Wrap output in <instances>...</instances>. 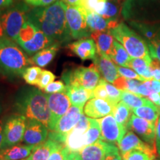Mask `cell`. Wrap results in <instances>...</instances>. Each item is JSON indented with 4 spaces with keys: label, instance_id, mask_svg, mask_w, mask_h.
Wrapping results in <instances>:
<instances>
[{
    "label": "cell",
    "instance_id": "1",
    "mask_svg": "<svg viewBox=\"0 0 160 160\" xmlns=\"http://www.w3.org/2000/svg\"><path fill=\"white\" fill-rule=\"evenodd\" d=\"M66 8L67 5L58 0L47 7L31 9L28 19L54 42L65 44L72 39L66 19Z\"/></svg>",
    "mask_w": 160,
    "mask_h": 160
},
{
    "label": "cell",
    "instance_id": "2",
    "mask_svg": "<svg viewBox=\"0 0 160 160\" xmlns=\"http://www.w3.org/2000/svg\"><path fill=\"white\" fill-rule=\"evenodd\" d=\"M15 108L28 119H36L49 129L51 122L47 96L39 89L25 88L19 92L15 101Z\"/></svg>",
    "mask_w": 160,
    "mask_h": 160
},
{
    "label": "cell",
    "instance_id": "3",
    "mask_svg": "<svg viewBox=\"0 0 160 160\" xmlns=\"http://www.w3.org/2000/svg\"><path fill=\"white\" fill-rule=\"evenodd\" d=\"M31 59L13 40L3 37L0 39V73L8 78L22 76L31 65Z\"/></svg>",
    "mask_w": 160,
    "mask_h": 160
},
{
    "label": "cell",
    "instance_id": "4",
    "mask_svg": "<svg viewBox=\"0 0 160 160\" xmlns=\"http://www.w3.org/2000/svg\"><path fill=\"white\" fill-rule=\"evenodd\" d=\"M110 32L113 38L125 48L131 58H142L151 62L148 46L125 23H119Z\"/></svg>",
    "mask_w": 160,
    "mask_h": 160
},
{
    "label": "cell",
    "instance_id": "5",
    "mask_svg": "<svg viewBox=\"0 0 160 160\" xmlns=\"http://www.w3.org/2000/svg\"><path fill=\"white\" fill-rule=\"evenodd\" d=\"M30 10L29 5L22 2L14 3L4 10L1 21L5 37L16 41L20 31L28 21Z\"/></svg>",
    "mask_w": 160,
    "mask_h": 160
},
{
    "label": "cell",
    "instance_id": "6",
    "mask_svg": "<svg viewBox=\"0 0 160 160\" xmlns=\"http://www.w3.org/2000/svg\"><path fill=\"white\" fill-rule=\"evenodd\" d=\"M65 85H79L93 91L100 81V73L94 65L90 67H79L62 74Z\"/></svg>",
    "mask_w": 160,
    "mask_h": 160
},
{
    "label": "cell",
    "instance_id": "7",
    "mask_svg": "<svg viewBox=\"0 0 160 160\" xmlns=\"http://www.w3.org/2000/svg\"><path fill=\"white\" fill-rule=\"evenodd\" d=\"M28 119L16 113L10 117L4 124V149L19 144L25 134Z\"/></svg>",
    "mask_w": 160,
    "mask_h": 160
},
{
    "label": "cell",
    "instance_id": "8",
    "mask_svg": "<svg viewBox=\"0 0 160 160\" xmlns=\"http://www.w3.org/2000/svg\"><path fill=\"white\" fill-rule=\"evenodd\" d=\"M66 19L72 39H84L91 35L92 31L86 22L85 11L81 8L67 5Z\"/></svg>",
    "mask_w": 160,
    "mask_h": 160
},
{
    "label": "cell",
    "instance_id": "9",
    "mask_svg": "<svg viewBox=\"0 0 160 160\" xmlns=\"http://www.w3.org/2000/svg\"><path fill=\"white\" fill-rule=\"evenodd\" d=\"M82 111L83 108L77 106H71L67 113L59 120L55 128L51 131L52 137L66 145L68 135L79 122L83 113Z\"/></svg>",
    "mask_w": 160,
    "mask_h": 160
},
{
    "label": "cell",
    "instance_id": "10",
    "mask_svg": "<svg viewBox=\"0 0 160 160\" xmlns=\"http://www.w3.org/2000/svg\"><path fill=\"white\" fill-rule=\"evenodd\" d=\"M98 122L101 128V140L107 143L118 145L127 133L128 130L116 121L112 113L98 119Z\"/></svg>",
    "mask_w": 160,
    "mask_h": 160
},
{
    "label": "cell",
    "instance_id": "11",
    "mask_svg": "<svg viewBox=\"0 0 160 160\" xmlns=\"http://www.w3.org/2000/svg\"><path fill=\"white\" fill-rule=\"evenodd\" d=\"M46 96L51 111L49 130L53 131L59 120L67 113V111L71 108V103L65 93H48Z\"/></svg>",
    "mask_w": 160,
    "mask_h": 160
},
{
    "label": "cell",
    "instance_id": "12",
    "mask_svg": "<svg viewBox=\"0 0 160 160\" xmlns=\"http://www.w3.org/2000/svg\"><path fill=\"white\" fill-rule=\"evenodd\" d=\"M89 125V118L83 113L79 122L68 135L66 147L70 151L77 152L86 146L85 133Z\"/></svg>",
    "mask_w": 160,
    "mask_h": 160
},
{
    "label": "cell",
    "instance_id": "13",
    "mask_svg": "<svg viewBox=\"0 0 160 160\" xmlns=\"http://www.w3.org/2000/svg\"><path fill=\"white\" fill-rule=\"evenodd\" d=\"M128 129H131L136 134L139 136L146 143L151 145L154 144L157 124L132 114L128 125Z\"/></svg>",
    "mask_w": 160,
    "mask_h": 160
},
{
    "label": "cell",
    "instance_id": "14",
    "mask_svg": "<svg viewBox=\"0 0 160 160\" xmlns=\"http://www.w3.org/2000/svg\"><path fill=\"white\" fill-rule=\"evenodd\" d=\"M49 129L36 119H28L23 143L28 145H38L48 139Z\"/></svg>",
    "mask_w": 160,
    "mask_h": 160
},
{
    "label": "cell",
    "instance_id": "15",
    "mask_svg": "<svg viewBox=\"0 0 160 160\" xmlns=\"http://www.w3.org/2000/svg\"><path fill=\"white\" fill-rule=\"evenodd\" d=\"M117 145L121 153V156L133 150H139L145 152L153 158L156 157V152L153 145L144 142L133 131H128Z\"/></svg>",
    "mask_w": 160,
    "mask_h": 160
},
{
    "label": "cell",
    "instance_id": "16",
    "mask_svg": "<svg viewBox=\"0 0 160 160\" xmlns=\"http://www.w3.org/2000/svg\"><path fill=\"white\" fill-rule=\"evenodd\" d=\"M114 107L106 100L92 98L85 104L84 113L91 119H101L111 114Z\"/></svg>",
    "mask_w": 160,
    "mask_h": 160
},
{
    "label": "cell",
    "instance_id": "17",
    "mask_svg": "<svg viewBox=\"0 0 160 160\" xmlns=\"http://www.w3.org/2000/svg\"><path fill=\"white\" fill-rule=\"evenodd\" d=\"M55 43L53 40L46 36L42 31L37 28L31 39L18 44L22 49L28 56L33 57L35 53Z\"/></svg>",
    "mask_w": 160,
    "mask_h": 160
},
{
    "label": "cell",
    "instance_id": "18",
    "mask_svg": "<svg viewBox=\"0 0 160 160\" xmlns=\"http://www.w3.org/2000/svg\"><path fill=\"white\" fill-rule=\"evenodd\" d=\"M69 49L83 61L93 60L97 57V49L93 39L84 38L78 39L68 45Z\"/></svg>",
    "mask_w": 160,
    "mask_h": 160
},
{
    "label": "cell",
    "instance_id": "19",
    "mask_svg": "<svg viewBox=\"0 0 160 160\" xmlns=\"http://www.w3.org/2000/svg\"><path fill=\"white\" fill-rule=\"evenodd\" d=\"M109 143L99 139L97 142L86 145L75 152L77 160H103L108 148Z\"/></svg>",
    "mask_w": 160,
    "mask_h": 160
},
{
    "label": "cell",
    "instance_id": "20",
    "mask_svg": "<svg viewBox=\"0 0 160 160\" xmlns=\"http://www.w3.org/2000/svg\"><path fill=\"white\" fill-rule=\"evenodd\" d=\"M93 65L108 82L113 84L120 77L118 73L117 66L108 57H102L98 54L93 59Z\"/></svg>",
    "mask_w": 160,
    "mask_h": 160
},
{
    "label": "cell",
    "instance_id": "21",
    "mask_svg": "<svg viewBox=\"0 0 160 160\" xmlns=\"http://www.w3.org/2000/svg\"><path fill=\"white\" fill-rule=\"evenodd\" d=\"M65 146V144L48 137L45 142L36 146L26 160H48L52 153Z\"/></svg>",
    "mask_w": 160,
    "mask_h": 160
},
{
    "label": "cell",
    "instance_id": "22",
    "mask_svg": "<svg viewBox=\"0 0 160 160\" xmlns=\"http://www.w3.org/2000/svg\"><path fill=\"white\" fill-rule=\"evenodd\" d=\"M65 93L68 97L71 105L83 108L89 99L93 98V91L79 85H66Z\"/></svg>",
    "mask_w": 160,
    "mask_h": 160
},
{
    "label": "cell",
    "instance_id": "23",
    "mask_svg": "<svg viewBox=\"0 0 160 160\" xmlns=\"http://www.w3.org/2000/svg\"><path fill=\"white\" fill-rule=\"evenodd\" d=\"M85 13L86 22L92 32L110 31L119 25L117 20L108 19L94 12H85Z\"/></svg>",
    "mask_w": 160,
    "mask_h": 160
},
{
    "label": "cell",
    "instance_id": "24",
    "mask_svg": "<svg viewBox=\"0 0 160 160\" xmlns=\"http://www.w3.org/2000/svg\"><path fill=\"white\" fill-rule=\"evenodd\" d=\"M91 37L95 42L98 54L110 58L114 38L110 31H93Z\"/></svg>",
    "mask_w": 160,
    "mask_h": 160
},
{
    "label": "cell",
    "instance_id": "25",
    "mask_svg": "<svg viewBox=\"0 0 160 160\" xmlns=\"http://www.w3.org/2000/svg\"><path fill=\"white\" fill-rule=\"evenodd\" d=\"M37 145L17 144L0 152V160H23L28 159Z\"/></svg>",
    "mask_w": 160,
    "mask_h": 160
},
{
    "label": "cell",
    "instance_id": "26",
    "mask_svg": "<svg viewBox=\"0 0 160 160\" xmlns=\"http://www.w3.org/2000/svg\"><path fill=\"white\" fill-rule=\"evenodd\" d=\"M60 45V44L55 42L37 52L31 58L32 62L39 68L48 66L55 58Z\"/></svg>",
    "mask_w": 160,
    "mask_h": 160
},
{
    "label": "cell",
    "instance_id": "27",
    "mask_svg": "<svg viewBox=\"0 0 160 160\" xmlns=\"http://www.w3.org/2000/svg\"><path fill=\"white\" fill-rule=\"evenodd\" d=\"M109 57L115 64L125 68H128V65L132 59L125 48L117 40L113 42V48Z\"/></svg>",
    "mask_w": 160,
    "mask_h": 160
},
{
    "label": "cell",
    "instance_id": "28",
    "mask_svg": "<svg viewBox=\"0 0 160 160\" xmlns=\"http://www.w3.org/2000/svg\"><path fill=\"white\" fill-rule=\"evenodd\" d=\"M132 113L138 117L142 118L152 123L157 124V119L160 115V108L154 103L144 105L142 107L132 109Z\"/></svg>",
    "mask_w": 160,
    "mask_h": 160
},
{
    "label": "cell",
    "instance_id": "29",
    "mask_svg": "<svg viewBox=\"0 0 160 160\" xmlns=\"http://www.w3.org/2000/svg\"><path fill=\"white\" fill-rule=\"evenodd\" d=\"M151 63L142 58H132L128 65V68L133 69L140 77L148 81V80L153 79L150 68Z\"/></svg>",
    "mask_w": 160,
    "mask_h": 160
},
{
    "label": "cell",
    "instance_id": "30",
    "mask_svg": "<svg viewBox=\"0 0 160 160\" xmlns=\"http://www.w3.org/2000/svg\"><path fill=\"white\" fill-rule=\"evenodd\" d=\"M132 110L122 102H119L113 108L112 115L122 127L128 130V125L131 117Z\"/></svg>",
    "mask_w": 160,
    "mask_h": 160
},
{
    "label": "cell",
    "instance_id": "31",
    "mask_svg": "<svg viewBox=\"0 0 160 160\" xmlns=\"http://www.w3.org/2000/svg\"><path fill=\"white\" fill-rule=\"evenodd\" d=\"M121 102H122L126 105L128 106L131 110L142 107V106L144 105H151V104L153 103L148 99H146V98H144L142 96L137 95L136 93H131V92L127 91H122Z\"/></svg>",
    "mask_w": 160,
    "mask_h": 160
},
{
    "label": "cell",
    "instance_id": "32",
    "mask_svg": "<svg viewBox=\"0 0 160 160\" xmlns=\"http://www.w3.org/2000/svg\"><path fill=\"white\" fill-rule=\"evenodd\" d=\"M89 128L85 133L86 145H91L101 139V128L98 119L89 118Z\"/></svg>",
    "mask_w": 160,
    "mask_h": 160
},
{
    "label": "cell",
    "instance_id": "33",
    "mask_svg": "<svg viewBox=\"0 0 160 160\" xmlns=\"http://www.w3.org/2000/svg\"><path fill=\"white\" fill-rule=\"evenodd\" d=\"M42 71V70L38 66H31L25 70L22 77L28 85H37Z\"/></svg>",
    "mask_w": 160,
    "mask_h": 160
},
{
    "label": "cell",
    "instance_id": "34",
    "mask_svg": "<svg viewBox=\"0 0 160 160\" xmlns=\"http://www.w3.org/2000/svg\"><path fill=\"white\" fill-rule=\"evenodd\" d=\"M120 13L119 4L117 0H107L106 1V5L105 11L103 12L102 17L108 19L117 20Z\"/></svg>",
    "mask_w": 160,
    "mask_h": 160
},
{
    "label": "cell",
    "instance_id": "35",
    "mask_svg": "<svg viewBox=\"0 0 160 160\" xmlns=\"http://www.w3.org/2000/svg\"><path fill=\"white\" fill-rule=\"evenodd\" d=\"M103 82L104 85H105L106 91H107L108 95L109 102L111 103L112 105L116 106L120 101H121L122 91L117 88L113 85V84L108 82L105 81L104 79Z\"/></svg>",
    "mask_w": 160,
    "mask_h": 160
},
{
    "label": "cell",
    "instance_id": "36",
    "mask_svg": "<svg viewBox=\"0 0 160 160\" xmlns=\"http://www.w3.org/2000/svg\"><path fill=\"white\" fill-rule=\"evenodd\" d=\"M122 160H154V158L145 152L139 150H133L122 155Z\"/></svg>",
    "mask_w": 160,
    "mask_h": 160
},
{
    "label": "cell",
    "instance_id": "37",
    "mask_svg": "<svg viewBox=\"0 0 160 160\" xmlns=\"http://www.w3.org/2000/svg\"><path fill=\"white\" fill-rule=\"evenodd\" d=\"M55 75L49 71L42 70L40 74L39 81H38L37 86L39 89H45L50 83L53 82L55 79Z\"/></svg>",
    "mask_w": 160,
    "mask_h": 160
},
{
    "label": "cell",
    "instance_id": "38",
    "mask_svg": "<svg viewBox=\"0 0 160 160\" xmlns=\"http://www.w3.org/2000/svg\"><path fill=\"white\" fill-rule=\"evenodd\" d=\"M117 70L119 74L124 78L126 79H137L139 81L145 82L147 81L145 79H143L142 77H141L135 71H133V69L130 68H125V67H122V66H117Z\"/></svg>",
    "mask_w": 160,
    "mask_h": 160
},
{
    "label": "cell",
    "instance_id": "39",
    "mask_svg": "<svg viewBox=\"0 0 160 160\" xmlns=\"http://www.w3.org/2000/svg\"><path fill=\"white\" fill-rule=\"evenodd\" d=\"M66 90V85L62 81H53L50 83L47 87L44 89L46 93H65Z\"/></svg>",
    "mask_w": 160,
    "mask_h": 160
},
{
    "label": "cell",
    "instance_id": "40",
    "mask_svg": "<svg viewBox=\"0 0 160 160\" xmlns=\"http://www.w3.org/2000/svg\"><path fill=\"white\" fill-rule=\"evenodd\" d=\"M93 98H98V99L106 100L109 102L108 95L107 91H106L105 85H104L103 79H100L98 85L93 90Z\"/></svg>",
    "mask_w": 160,
    "mask_h": 160
},
{
    "label": "cell",
    "instance_id": "41",
    "mask_svg": "<svg viewBox=\"0 0 160 160\" xmlns=\"http://www.w3.org/2000/svg\"><path fill=\"white\" fill-rule=\"evenodd\" d=\"M104 160H122V156L119 152V148L117 146L109 144Z\"/></svg>",
    "mask_w": 160,
    "mask_h": 160
},
{
    "label": "cell",
    "instance_id": "42",
    "mask_svg": "<svg viewBox=\"0 0 160 160\" xmlns=\"http://www.w3.org/2000/svg\"><path fill=\"white\" fill-rule=\"evenodd\" d=\"M148 48L151 57L160 62V39L150 41Z\"/></svg>",
    "mask_w": 160,
    "mask_h": 160
},
{
    "label": "cell",
    "instance_id": "43",
    "mask_svg": "<svg viewBox=\"0 0 160 160\" xmlns=\"http://www.w3.org/2000/svg\"><path fill=\"white\" fill-rule=\"evenodd\" d=\"M70 151L67 147H63L51 153L48 160H66Z\"/></svg>",
    "mask_w": 160,
    "mask_h": 160
},
{
    "label": "cell",
    "instance_id": "44",
    "mask_svg": "<svg viewBox=\"0 0 160 160\" xmlns=\"http://www.w3.org/2000/svg\"><path fill=\"white\" fill-rule=\"evenodd\" d=\"M151 87V80H148V81L142 82L140 85L138 87L137 90V95L140 96H145V97H148L153 93Z\"/></svg>",
    "mask_w": 160,
    "mask_h": 160
},
{
    "label": "cell",
    "instance_id": "45",
    "mask_svg": "<svg viewBox=\"0 0 160 160\" xmlns=\"http://www.w3.org/2000/svg\"><path fill=\"white\" fill-rule=\"evenodd\" d=\"M150 68L153 79L160 80V62L155 59L152 60Z\"/></svg>",
    "mask_w": 160,
    "mask_h": 160
},
{
    "label": "cell",
    "instance_id": "46",
    "mask_svg": "<svg viewBox=\"0 0 160 160\" xmlns=\"http://www.w3.org/2000/svg\"><path fill=\"white\" fill-rule=\"evenodd\" d=\"M156 146L158 153L160 155V117L157 124V131H156Z\"/></svg>",
    "mask_w": 160,
    "mask_h": 160
},
{
    "label": "cell",
    "instance_id": "47",
    "mask_svg": "<svg viewBox=\"0 0 160 160\" xmlns=\"http://www.w3.org/2000/svg\"><path fill=\"white\" fill-rule=\"evenodd\" d=\"M16 0H0V11H3L8 8L11 7L15 2Z\"/></svg>",
    "mask_w": 160,
    "mask_h": 160
},
{
    "label": "cell",
    "instance_id": "48",
    "mask_svg": "<svg viewBox=\"0 0 160 160\" xmlns=\"http://www.w3.org/2000/svg\"><path fill=\"white\" fill-rule=\"evenodd\" d=\"M151 87L152 91L155 92V93H157L160 94V80H151Z\"/></svg>",
    "mask_w": 160,
    "mask_h": 160
},
{
    "label": "cell",
    "instance_id": "49",
    "mask_svg": "<svg viewBox=\"0 0 160 160\" xmlns=\"http://www.w3.org/2000/svg\"><path fill=\"white\" fill-rule=\"evenodd\" d=\"M4 149V124L3 120L0 119V152Z\"/></svg>",
    "mask_w": 160,
    "mask_h": 160
},
{
    "label": "cell",
    "instance_id": "50",
    "mask_svg": "<svg viewBox=\"0 0 160 160\" xmlns=\"http://www.w3.org/2000/svg\"><path fill=\"white\" fill-rule=\"evenodd\" d=\"M61 1L62 2L65 3L66 5L79 7L81 0H61Z\"/></svg>",
    "mask_w": 160,
    "mask_h": 160
},
{
    "label": "cell",
    "instance_id": "51",
    "mask_svg": "<svg viewBox=\"0 0 160 160\" xmlns=\"http://www.w3.org/2000/svg\"><path fill=\"white\" fill-rule=\"evenodd\" d=\"M159 97H160V94H159V93L153 92L151 95L148 96V99L150 101H151L153 103H154L155 105H157L158 100L159 99Z\"/></svg>",
    "mask_w": 160,
    "mask_h": 160
},
{
    "label": "cell",
    "instance_id": "52",
    "mask_svg": "<svg viewBox=\"0 0 160 160\" xmlns=\"http://www.w3.org/2000/svg\"><path fill=\"white\" fill-rule=\"evenodd\" d=\"M58 0H40L39 7H47V6L53 5Z\"/></svg>",
    "mask_w": 160,
    "mask_h": 160
},
{
    "label": "cell",
    "instance_id": "53",
    "mask_svg": "<svg viewBox=\"0 0 160 160\" xmlns=\"http://www.w3.org/2000/svg\"><path fill=\"white\" fill-rule=\"evenodd\" d=\"M25 2L28 5L33 6V7H39L40 0H25Z\"/></svg>",
    "mask_w": 160,
    "mask_h": 160
},
{
    "label": "cell",
    "instance_id": "54",
    "mask_svg": "<svg viewBox=\"0 0 160 160\" xmlns=\"http://www.w3.org/2000/svg\"><path fill=\"white\" fill-rule=\"evenodd\" d=\"M66 160H77V157H76V154H75V152H71L70 151V153H68V157Z\"/></svg>",
    "mask_w": 160,
    "mask_h": 160
},
{
    "label": "cell",
    "instance_id": "55",
    "mask_svg": "<svg viewBox=\"0 0 160 160\" xmlns=\"http://www.w3.org/2000/svg\"><path fill=\"white\" fill-rule=\"evenodd\" d=\"M2 13V11H0V39H1V38H2L3 37H5V35H4L3 29H2V21H1Z\"/></svg>",
    "mask_w": 160,
    "mask_h": 160
},
{
    "label": "cell",
    "instance_id": "56",
    "mask_svg": "<svg viewBox=\"0 0 160 160\" xmlns=\"http://www.w3.org/2000/svg\"><path fill=\"white\" fill-rule=\"evenodd\" d=\"M157 105V106H159V107L160 108V97H159V100H158V102H157V105Z\"/></svg>",
    "mask_w": 160,
    "mask_h": 160
},
{
    "label": "cell",
    "instance_id": "57",
    "mask_svg": "<svg viewBox=\"0 0 160 160\" xmlns=\"http://www.w3.org/2000/svg\"><path fill=\"white\" fill-rule=\"evenodd\" d=\"M2 111V106H1V105H0V115H1Z\"/></svg>",
    "mask_w": 160,
    "mask_h": 160
},
{
    "label": "cell",
    "instance_id": "58",
    "mask_svg": "<svg viewBox=\"0 0 160 160\" xmlns=\"http://www.w3.org/2000/svg\"><path fill=\"white\" fill-rule=\"evenodd\" d=\"M157 160H160V159H157Z\"/></svg>",
    "mask_w": 160,
    "mask_h": 160
},
{
    "label": "cell",
    "instance_id": "59",
    "mask_svg": "<svg viewBox=\"0 0 160 160\" xmlns=\"http://www.w3.org/2000/svg\"><path fill=\"white\" fill-rule=\"evenodd\" d=\"M23 160H26V159H23Z\"/></svg>",
    "mask_w": 160,
    "mask_h": 160
},
{
    "label": "cell",
    "instance_id": "60",
    "mask_svg": "<svg viewBox=\"0 0 160 160\" xmlns=\"http://www.w3.org/2000/svg\"><path fill=\"white\" fill-rule=\"evenodd\" d=\"M103 160H104V159H103Z\"/></svg>",
    "mask_w": 160,
    "mask_h": 160
}]
</instances>
